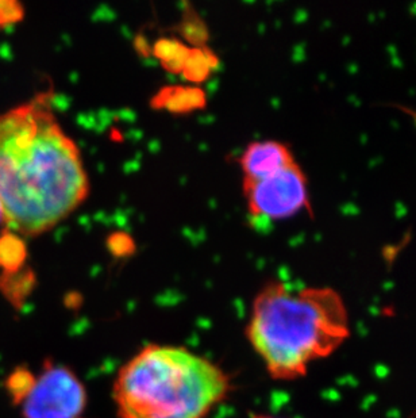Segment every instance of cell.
Wrapping results in <instances>:
<instances>
[{"label": "cell", "instance_id": "cell-12", "mask_svg": "<svg viewBox=\"0 0 416 418\" xmlns=\"http://www.w3.org/2000/svg\"><path fill=\"white\" fill-rule=\"evenodd\" d=\"M35 375L32 372L23 368V370H16L8 379V391L13 395V400L16 403H20V401L25 398V395L29 393L31 385L34 382Z\"/></svg>", "mask_w": 416, "mask_h": 418}, {"label": "cell", "instance_id": "cell-1", "mask_svg": "<svg viewBox=\"0 0 416 418\" xmlns=\"http://www.w3.org/2000/svg\"><path fill=\"white\" fill-rule=\"evenodd\" d=\"M88 187L78 148L47 93L0 115V201L10 231H50L85 201Z\"/></svg>", "mask_w": 416, "mask_h": 418}, {"label": "cell", "instance_id": "cell-15", "mask_svg": "<svg viewBox=\"0 0 416 418\" xmlns=\"http://www.w3.org/2000/svg\"><path fill=\"white\" fill-rule=\"evenodd\" d=\"M251 418H281L276 416H269V414H262V413H251ZM284 418V417H283Z\"/></svg>", "mask_w": 416, "mask_h": 418}, {"label": "cell", "instance_id": "cell-4", "mask_svg": "<svg viewBox=\"0 0 416 418\" xmlns=\"http://www.w3.org/2000/svg\"><path fill=\"white\" fill-rule=\"evenodd\" d=\"M19 405L23 418H85L88 394L72 368L47 360Z\"/></svg>", "mask_w": 416, "mask_h": 418}, {"label": "cell", "instance_id": "cell-8", "mask_svg": "<svg viewBox=\"0 0 416 418\" xmlns=\"http://www.w3.org/2000/svg\"><path fill=\"white\" fill-rule=\"evenodd\" d=\"M28 250L25 241L16 233L7 231L0 237V268L6 274L23 269Z\"/></svg>", "mask_w": 416, "mask_h": 418}, {"label": "cell", "instance_id": "cell-9", "mask_svg": "<svg viewBox=\"0 0 416 418\" xmlns=\"http://www.w3.org/2000/svg\"><path fill=\"white\" fill-rule=\"evenodd\" d=\"M191 47L174 38H161L155 41L153 54L160 60L162 68L170 74H182Z\"/></svg>", "mask_w": 416, "mask_h": 418}, {"label": "cell", "instance_id": "cell-10", "mask_svg": "<svg viewBox=\"0 0 416 418\" xmlns=\"http://www.w3.org/2000/svg\"><path fill=\"white\" fill-rule=\"evenodd\" d=\"M218 64L219 60L211 49L207 47H191L182 74L188 81L201 83L210 76L211 71L215 69Z\"/></svg>", "mask_w": 416, "mask_h": 418}, {"label": "cell", "instance_id": "cell-2", "mask_svg": "<svg viewBox=\"0 0 416 418\" xmlns=\"http://www.w3.org/2000/svg\"><path fill=\"white\" fill-rule=\"evenodd\" d=\"M349 337V311L338 291H291L278 280L268 281L256 295L246 325L250 347L280 382L304 378L314 363L335 354Z\"/></svg>", "mask_w": 416, "mask_h": 418}, {"label": "cell", "instance_id": "cell-11", "mask_svg": "<svg viewBox=\"0 0 416 418\" xmlns=\"http://www.w3.org/2000/svg\"><path fill=\"white\" fill-rule=\"evenodd\" d=\"M179 31L184 37L185 41L195 47H206V42L208 41V30L206 23L189 4H186L183 13Z\"/></svg>", "mask_w": 416, "mask_h": 418}, {"label": "cell", "instance_id": "cell-3", "mask_svg": "<svg viewBox=\"0 0 416 418\" xmlns=\"http://www.w3.org/2000/svg\"><path fill=\"white\" fill-rule=\"evenodd\" d=\"M232 391V378L185 347L149 344L112 383L119 418H207Z\"/></svg>", "mask_w": 416, "mask_h": 418}, {"label": "cell", "instance_id": "cell-7", "mask_svg": "<svg viewBox=\"0 0 416 418\" xmlns=\"http://www.w3.org/2000/svg\"><path fill=\"white\" fill-rule=\"evenodd\" d=\"M207 105L206 93L194 86H168L161 88L152 99V108L167 110L173 114H188Z\"/></svg>", "mask_w": 416, "mask_h": 418}, {"label": "cell", "instance_id": "cell-13", "mask_svg": "<svg viewBox=\"0 0 416 418\" xmlns=\"http://www.w3.org/2000/svg\"><path fill=\"white\" fill-rule=\"evenodd\" d=\"M107 248L114 257L124 259L136 252V243L127 233H112L107 238Z\"/></svg>", "mask_w": 416, "mask_h": 418}, {"label": "cell", "instance_id": "cell-6", "mask_svg": "<svg viewBox=\"0 0 416 418\" xmlns=\"http://www.w3.org/2000/svg\"><path fill=\"white\" fill-rule=\"evenodd\" d=\"M239 163L245 179L257 180L284 170L296 161L285 144L278 141H257L249 144Z\"/></svg>", "mask_w": 416, "mask_h": 418}, {"label": "cell", "instance_id": "cell-14", "mask_svg": "<svg viewBox=\"0 0 416 418\" xmlns=\"http://www.w3.org/2000/svg\"><path fill=\"white\" fill-rule=\"evenodd\" d=\"M23 7L14 0H0V26H8L22 21Z\"/></svg>", "mask_w": 416, "mask_h": 418}, {"label": "cell", "instance_id": "cell-5", "mask_svg": "<svg viewBox=\"0 0 416 418\" xmlns=\"http://www.w3.org/2000/svg\"><path fill=\"white\" fill-rule=\"evenodd\" d=\"M244 194L254 217H293L309 206L307 178L297 163L262 179H245Z\"/></svg>", "mask_w": 416, "mask_h": 418}, {"label": "cell", "instance_id": "cell-16", "mask_svg": "<svg viewBox=\"0 0 416 418\" xmlns=\"http://www.w3.org/2000/svg\"><path fill=\"white\" fill-rule=\"evenodd\" d=\"M1 221H4V213H3V204H1V201H0V222Z\"/></svg>", "mask_w": 416, "mask_h": 418}]
</instances>
